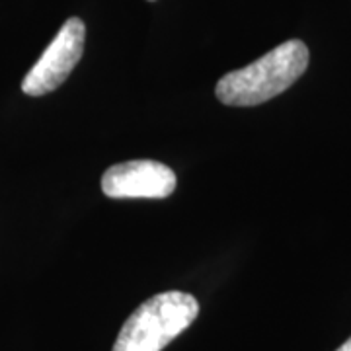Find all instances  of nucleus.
Wrapping results in <instances>:
<instances>
[{
    "instance_id": "obj_1",
    "label": "nucleus",
    "mask_w": 351,
    "mask_h": 351,
    "mask_svg": "<svg viewBox=\"0 0 351 351\" xmlns=\"http://www.w3.org/2000/svg\"><path fill=\"white\" fill-rule=\"evenodd\" d=\"M306 66L308 47L301 39H289L248 66L223 76L217 82L215 94L225 106H260L293 86Z\"/></svg>"
},
{
    "instance_id": "obj_2",
    "label": "nucleus",
    "mask_w": 351,
    "mask_h": 351,
    "mask_svg": "<svg viewBox=\"0 0 351 351\" xmlns=\"http://www.w3.org/2000/svg\"><path fill=\"white\" fill-rule=\"evenodd\" d=\"M199 314V302L182 291L151 297L125 320L112 351H162Z\"/></svg>"
},
{
    "instance_id": "obj_3",
    "label": "nucleus",
    "mask_w": 351,
    "mask_h": 351,
    "mask_svg": "<svg viewBox=\"0 0 351 351\" xmlns=\"http://www.w3.org/2000/svg\"><path fill=\"white\" fill-rule=\"evenodd\" d=\"M86 27L80 18L66 20L59 34L43 51L39 61L22 80V90L27 96H45L63 84L73 73L84 51Z\"/></svg>"
},
{
    "instance_id": "obj_4",
    "label": "nucleus",
    "mask_w": 351,
    "mask_h": 351,
    "mask_svg": "<svg viewBox=\"0 0 351 351\" xmlns=\"http://www.w3.org/2000/svg\"><path fill=\"white\" fill-rule=\"evenodd\" d=\"M176 186L174 172L154 160L115 164L101 176V191L112 199H164L174 193Z\"/></svg>"
},
{
    "instance_id": "obj_5",
    "label": "nucleus",
    "mask_w": 351,
    "mask_h": 351,
    "mask_svg": "<svg viewBox=\"0 0 351 351\" xmlns=\"http://www.w3.org/2000/svg\"><path fill=\"white\" fill-rule=\"evenodd\" d=\"M336 351H351V338L348 339V341H346L343 346H339V348Z\"/></svg>"
}]
</instances>
